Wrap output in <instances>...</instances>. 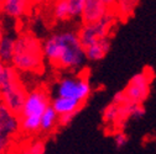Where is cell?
I'll list each match as a JSON object with an SVG mask.
<instances>
[{
  "mask_svg": "<svg viewBox=\"0 0 156 154\" xmlns=\"http://www.w3.org/2000/svg\"><path fill=\"white\" fill-rule=\"evenodd\" d=\"M27 90L25 89L17 70L12 65H6L3 85L0 89V99L17 116L21 113L25 100H26Z\"/></svg>",
  "mask_w": 156,
  "mask_h": 154,
  "instance_id": "cell-3",
  "label": "cell"
},
{
  "mask_svg": "<svg viewBox=\"0 0 156 154\" xmlns=\"http://www.w3.org/2000/svg\"><path fill=\"white\" fill-rule=\"evenodd\" d=\"M50 2V0H30V4L31 6H41V5H45Z\"/></svg>",
  "mask_w": 156,
  "mask_h": 154,
  "instance_id": "cell-23",
  "label": "cell"
},
{
  "mask_svg": "<svg viewBox=\"0 0 156 154\" xmlns=\"http://www.w3.org/2000/svg\"><path fill=\"white\" fill-rule=\"evenodd\" d=\"M51 14L52 17L57 21H68L72 18L71 9L67 0H53Z\"/></svg>",
  "mask_w": 156,
  "mask_h": 154,
  "instance_id": "cell-14",
  "label": "cell"
},
{
  "mask_svg": "<svg viewBox=\"0 0 156 154\" xmlns=\"http://www.w3.org/2000/svg\"><path fill=\"white\" fill-rule=\"evenodd\" d=\"M3 5H4V0H0V12H3Z\"/></svg>",
  "mask_w": 156,
  "mask_h": 154,
  "instance_id": "cell-25",
  "label": "cell"
},
{
  "mask_svg": "<svg viewBox=\"0 0 156 154\" xmlns=\"http://www.w3.org/2000/svg\"><path fill=\"white\" fill-rule=\"evenodd\" d=\"M5 68H6V64H5L2 59H0V89H2V85H3V79H4Z\"/></svg>",
  "mask_w": 156,
  "mask_h": 154,
  "instance_id": "cell-22",
  "label": "cell"
},
{
  "mask_svg": "<svg viewBox=\"0 0 156 154\" xmlns=\"http://www.w3.org/2000/svg\"><path fill=\"white\" fill-rule=\"evenodd\" d=\"M109 49H110V38L97 41V42L84 47L86 58L90 62H98L107 55Z\"/></svg>",
  "mask_w": 156,
  "mask_h": 154,
  "instance_id": "cell-11",
  "label": "cell"
},
{
  "mask_svg": "<svg viewBox=\"0 0 156 154\" xmlns=\"http://www.w3.org/2000/svg\"><path fill=\"white\" fill-rule=\"evenodd\" d=\"M44 46L30 32H23L15 40L11 65L23 73H40L44 69Z\"/></svg>",
  "mask_w": 156,
  "mask_h": 154,
  "instance_id": "cell-2",
  "label": "cell"
},
{
  "mask_svg": "<svg viewBox=\"0 0 156 154\" xmlns=\"http://www.w3.org/2000/svg\"><path fill=\"white\" fill-rule=\"evenodd\" d=\"M116 18H118V16L114 14V11H110L107 16L101 18L99 21L83 24L80 31L77 32L82 46L87 47L97 41L109 38L113 28L116 25Z\"/></svg>",
  "mask_w": 156,
  "mask_h": 154,
  "instance_id": "cell-4",
  "label": "cell"
},
{
  "mask_svg": "<svg viewBox=\"0 0 156 154\" xmlns=\"http://www.w3.org/2000/svg\"><path fill=\"white\" fill-rule=\"evenodd\" d=\"M152 78L154 74L146 69L135 74L128 82L125 89L123 90L126 101L133 104H143L150 94Z\"/></svg>",
  "mask_w": 156,
  "mask_h": 154,
  "instance_id": "cell-7",
  "label": "cell"
},
{
  "mask_svg": "<svg viewBox=\"0 0 156 154\" xmlns=\"http://www.w3.org/2000/svg\"><path fill=\"white\" fill-rule=\"evenodd\" d=\"M46 146L41 139H32L24 144V147L19 150L20 154H45Z\"/></svg>",
  "mask_w": 156,
  "mask_h": 154,
  "instance_id": "cell-18",
  "label": "cell"
},
{
  "mask_svg": "<svg viewBox=\"0 0 156 154\" xmlns=\"http://www.w3.org/2000/svg\"><path fill=\"white\" fill-rule=\"evenodd\" d=\"M51 105L48 94L42 88H35L26 95V100L19 117H36L41 119L45 110Z\"/></svg>",
  "mask_w": 156,
  "mask_h": 154,
  "instance_id": "cell-8",
  "label": "cell"
},
{
  "mask_svg": "<svg viewBox=\"0 0 156 154\" xmlns=\"http://www.w3.org/2000/svg\"><path fill=\"white\" fill-rule=\"evenodd\" d=\"M15 40L10 36H0V59L5 64L11 63L15 49Z\"/></svg>",
  "mask_w": 156,
  "mask_h": 154,
  "instance_id": "cell-15",
  "label": "cell"
},
{
  "mask_svg": "<svg viewBox=\"0 0 156 154\" xmlns=\"http://www.w3.org/2000/svg\"><path fill=\"white\" fill-rule=\"evenodd\" d=\"M140 0H116L114 5V14L122 20H128L135 12Z\"/></svg>",
  "mask_w": 156,
  "mask_h": 154,
  "instance_id": "cell-13",
  "label": "cell"
},
{
  "mask_svg": "<svg viewBox=\"0 0 156 154\" xmlns=\"http://www.w3.org/2000/svg\"><path fill=\"white\" fill-rule=\"evenodd\" d=\"M103 2V4L109 9V10H112L113 11V9H114V5H115V2L116 0H102Z\"/></svg>",
  "mask_w": 156,
  "mask_h": 154,
  "instance_id": "cell-24",
  "label": "cell"
},
{
  "mask_svg": "<svg viewBox=\"0 0 156 154\" xmlns=\"http://www.w3.org/2000/svg\"><path fill=\"white\" fill-rule=\"evenodd\" d=\"M129 142L128 134L123 131H118L114 134V144L116 148H124Z\"/></svg>",
  "mask_w": 156,
  "mask_h": 154,
  "instance_id": "cell-20",
  "label": "cell"
},
{
  "mask_svg": "<svg viewBox=\"0 0 156 154\" xmlns=\"http://www.w3.org/2000/svg\"><path fill=\"white\" fill-rule=\"evenodd\" d=\"M58 113L50 105L41 116V132L50 133L56 126H58Z\"/></svg>",
  "mask_w": 156,
  "mask_h": 154,
  "instance_id": "cell-16",
  "label": "cell"
},
{
  "mask_svg": "<svg viewBox=\"0 0 156 154\" xmlns=\"http://www.w3.org/2000/svg\"><path fill=\"white\" fill-rule=\"evenodd\" d=\"M103 121L114 127L119 126V104L110 102L103 110Z\"/></svg>",
  "mask_w": 156,
  "mask_h": 154,
  "instance_id": "cell-17",
  "label": "cell"
},
{
  "mask_svg": "<svg viewBox=\"0 0 156 154\" xmlns=\"http://www.w3.org/2000/svg\"><path fill=\"white\" fill-rule=\"evenodd\" d=\"M42 46L45 58L55 68L77 72L87 61L84 47L74 31L55 33L47 38Z\"/></svg>",
  "mask_w": 156,
  "mask_h": 154,
  "instance_id": "cell-1",
  "label": "cell"
},
{
  "mask_svg": "<svg viewBox=\"0 0 156 154\" xmlns=\"http://www.w3.org/2000/svg\"><path fill=\"white\" fill-rule=\"evenodd\" d=\"M82 102L77 101L74 99L65 98V96H56L51 101V106L58 113V116L66 113H78V111L82 107Z\"/></svg>",
  "mask_w": 156,
  "mask_h": 154,
  "instance_id": "cell-10",
  "label": "cell"
},
{
  "mask_svg": "<svg viewBox=\"0 0 156 154\" xmlns=\"http://www.w3.org/2000/svg\"><path fill=\"white\" fill-rule=\"evenodd\" d=\"M77 113H66V115H61L60 117H58V126H67L69 125L73 119L76 117Z\"/></svg>",
  "mask_w": 156,
  "mask_h": 154,
  "instance_id": "cell-21",
  "label": "cell"
},
{
  "mask_svg": "<svg viewBox=\"0 0 156 154\" xmlns=\"http://www.w3.org/2000/svg\"><path fill=\"white\" fill-rule=\"evenodd\" d=\"M56 94L57 96H65L84 104L92 94V85L88 78L83 75H67L58 80Z\"/></svg>",
  "mask_w": 156,
  "mask_h": 154,
  "instance_id": "cell-6",
  "label": "cell"
},
{
  "mask_svg": "<svg viewBox=\"0 0 156 154\" xmlns=\"http://www.w3.org/2000/svg\"><path fill=\"white\" fill-rule=\"evenodd\" d=\"M112 10H109L102 0H86L82 14H81V20L83 24L95 22L99 21L101 18L107 16Z\"/></svg>",
  "mask_w": 156,
  "mask_h": 154,
  "instance_id": "cell-9",
  "label": "cell"
},
{
  "mask_svg": "<svg viewBox=\"0 0 156 154\" xmlns=\"http://www.w3.org/2000/svg\"><path fill=\"white\" fill-rule=\"evenodd\" d=\"M30 0H4L3 12L12 18H20L29 12Z\"/></svg>",
  "mask_w": 156,
  "mask_h": 154,
  "instance_id": "cell-12",
  "label": "cell"
},
{
  "mask_svg": "<svg viewBox=\"0 0 156 154\" xmlns=\"http://www.w3.org/2000/svg\"><path fill=\"white\" fill-rule=\"evenodd\" d=\"M67 2H68V5H69V9H71L72 18L81 17L86 0H67Z\"/></svg>",
  "mask_w": 156,
  "mask_h": 154,
  "instance_id": "cell-19",
  "label": "cell"
},
{
  "mask_svg": "<svg viewBox=\"0 0 156 154\" xmlns=\"http://www.w3.org/2000/svg\"><path fill=\"white\" fill-rule=\"evenodd\" d=\"M20 132V119L0 99V154H9Z\"/></svg>",
  "mask_w": 156,
  "mask_h": 154,
  "instance_id": "cell-5",
  "label": "cell"
}]
</instances>
